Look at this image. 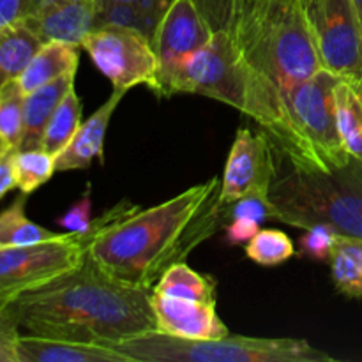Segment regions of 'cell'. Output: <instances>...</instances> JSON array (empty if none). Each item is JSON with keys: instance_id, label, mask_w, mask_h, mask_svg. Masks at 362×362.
I'll return each instance as SVG.
<instances>
[{"instance_id": "cell-7", "label": "cell", "mask_w": 362, "mask_h": 362, "mask_svg": "<svg viewBox=\"0 0 362 362\" xmlns=\"http://www.w3.org/2000/svg\"><path fill=\"white\" fill-rule=\"evenodd\" d=\"M156 94H197L216 99L244 113L247 103V71L232 32H214L198 52L158 76Z\"/></svg>"}, {"instance_id": "cell-27", "label": "cell", "mask_w": 362, "mask_h": 362, "mask_svg": "<svg viewBox=\"0 0 362 362\" xmlns=\"http://www.w3.org/2000/svg\"><path fill=\"white\" fill-rule=\"evenodd\" d=\"M57 172V158L42 148L18 151L14 156V175L16 187L25 194H32L35 189L48 182Z\"/></svg>"}, {"instance_id": "cell-15", "label": "cell", "mask_w": 362, "mask_h": 362, "mask_svg": "<svg viewBox=\"0 0 362 362\" xmlns=\"http://www.w3.org/2000/svg\"><path fill=\"white\" fill-rule=\"evenodd\" d=\"M20 362H133L119 350L95 343L21 334L18 341Z\"/></svg>"}, {"instance_id": "cell-33", "label": "cell", "mask_w": 362, "mask_h": 362, "mask_svg": "<svg viewBox=\"0 0 362 362\" xmlns=\"http://www.w3.org/2000/svg\"><path fill=\"white\" fill-rule=\"evenodd\" d=\"M20 336L18 322L7 308L0 304V362H20L18 359Z\"/></svg>"}, {"instance_id": "cell-37", "label": "cell", "mask_w": 362, "mask_h": 362, "mask_svg": "<svg viewBox=\"0 0 362 362\" xmlns=\"http://www.w3.org/2000/svg\"><path fill=\"white\" fill-rule=\"evenodd\" d=\"M271 4H290V6H299L300 9H304L308 0H240L239 16L244 13H250V11L260 9V7L271 6ZM237 20H239V18H237Z\"/></svg>"}, {"instance_id": "cell-12", "label": "cell", "mask_w": 362, "mask_h": 362, "mask_svg": "<svg viewBox=\"0 0 362 362\" xmlns=\"http://www.w3.org/2000/svg\"><path fill=\"white\" fill-rule=\"evenodd\" d=\"M214 35L211 25L193 0H172L152 37L159 59L158 76L179 60L204 48Z\"/></svg>"}, {"instance_id": "cell-4", "label": "cell", "mask_w": 362, "mask_h": 362, "mask_svg": "<svg viewBox=\"0 0 362 362\" xmlns=\"http://www.w3.org/2000/svg\"><path fill=\"white\" fill-rule=\"evenodd\" d=\"M339 81L320 69L281 99L274 122L264 133L288 165L331 172L352 161L336 122L334 88Z\"/></svg>"}, {"instance_id": "cell-22", "label": "cell", "mask_w": 362, "mask_h": 362, "mask_svg": "<svg viewBox=\"0 0 362 362\" xmlns=\"http://www.w3.org/2000/svg\"><path fill=\"white\" fill-rule=\"evenodd\" d=\"M28 194L21 193L6 211L0 214V247L30 246V244L46 243L57 239L60 233L46 230L45 226L35 225L25 214V202Z\"/></svg>"}, {"instance_id": "cell-24", "label": "cell", "mask_w": 362, "mask_h": 362, "mask_svg": "<svg viewBox=\"0 0 362 362\" xmlns=\"http://www.w3.org/2000/svg\"><path fill=\"white\" fill-rule=\"evenodd\" d=\"M81 126V101L74 87L57 106L45 129L41 148L52 156H59L69 145Z\"/></svg>"}, {"instance_id": "cell-28", "label": "cell", "mask_w": 362, "mask_h": 362, "mask_svg": "<svg viewBox=\"0 0 362 362\" xmlns=\"http://www.w3.org/2000/svg\"><path fill=\"white\" fill-rule=\"evenodd\" d=\"M297 255L292 239L276 228L258 230L246 243V257L262 267H276Z\"/></svg>"}, {"instance_id": "cell-20", "label": "cell", "mask_w": 362, "mask_h": 362, "mask_svg": "<svg viewBox=\"0 0 362 362\" xmlns=\"http://www.w3.org/2000/svg\"><path fill=\"white\" fill-rule=\"evenodd\" d=\"M331 276L336 290L350 299L362 297V237L338 233L332 244Z\"/></svg>"}, {"instance_id": "cell-23", "label": "cell", "mask_w": 362, "mask_h": 362, "mask_svg": "<svg viewBox=\"0 0 362 362\" xmlns=\"http://www.w3.org/2000/svg\"><path fill=\"white\" fill-rule=\"evenodd\" d=\"M336 122L346 152L362 161V103L359 95L345 81L334 88Z\"/></svg>"}, {"instance_id": "cell-32", "label": "cell", "mask_w": 362, "mask_h": 362, "mask_svg": "<svg viewBox=\"0 0 362 362\" xmlns=\"http://www.w3.org/2000/svg\"><path fill=\"white\" fill-rule=\"evenodd\" d=\"M92 200H90V184L87 186L85 193L57 219V225L62 226L67 232H87L92 226Z\"/></svg>"}, {"instance_id": "cell-29", "label": "cell", "mask_w": 362, "mask_h": 362, "mask_svg": "<svg viewBox=\"0 0 362 362\" xmlns=\"http://www.w3.org/2000/svg\"><path fill=\"white\" fill-rule=\"evenodd\" d=\"M223 211H225V225L230 219L235 218L253 219L260 225L269 219H272V221L278 219V212H276V207L269 194H247V197L239 198L233 204L223 207Z\"/></svg>"}, {"instance_id": "cell-40", "label": "cell", "mask_w": 362, "mask_h": 362, "mask_svg": "<svg viewBox=\"0 0 362 362\" xmlns=\"http://www.w3.org/2000/svg\"><path fill=\"white\" fill-rule=\"evenodd\" d=\"M352 4H354V9H356L357 20H359L361 32H362V0H352Z\"/></svg>"}, {"instance_id": "cell-19", "label": "cell", "mask_w": 362, "mask_h": 362, "mask_svg": "<svg viewBox=\"0 0 362 362\" xmlns=\"http://www.w3.org/2000/svg\"><path fill=\"white\" fill-rule=\"evenodd\" d=\"M42 41L23 20L0 28V88L16 81Z\"/></svg>"}, {"instance_id": "cell-39", "label": "cell", "mask_w": 362, "mask_h": 362, "mask_svg": "<svg viewBox=\"0 0 362 362\" xmlns=\"http://www.w3.org/2000/svg\"><path fill=\"white\" fill-rule=\"evenodd\" d=\"M113 2H133V4H145V6L151 7H158V9L166 11L168 6L172 4V0H94L95 9L101 6H106V4H113Z\"/></svg>"}, {"instance_id": "cell-2", "label": "cell", "mask_w": 362, "mask_h": 362, "mask_svg": "<svg viewBox=\"0 0 362 362\" xmlns=\"http://www.w3.org/2000/svg\"><path fill=\"white\" fill-rule=\"evenodd\" d=\"M219 187L212 177L154 207L129 204L95 235L88 253L113 278L152 290L166 269L225 228Z\"/></svg>"}, {"instance_id": "cell-3", "label": "cell", "mask_w": 362, "mask_h": 362, "mask_svg": "<svg viewBox=\"0 0 362 362\" xmlns=\"http://www.w3.org/2000/svg\"><path fill=\"white\" fill-rule=\"evenodd\" d=\"M247 71V117L267 129L286 92L324 69L304 9L271 4L240 14L233 28Z\"/></svg>"}, {"instance_id": "cell-26", "label": "cell", "mask_w": 362, "mask_h": 362, "mask_svg": "<svg viewBox=\"0 0 362 362\" xmlns=\"http://www.w3.org/2000/svg\"><path fill=\"white\" fill-rule=\"evenodd\" d=\"M23 103L25 94L18 80L0 88V152L20 151L23 134Z\"/></svg>"}, {"instance_id": "cell-9", "label": "cell", "mask_w": 362, "mask_h": 362, "mask_svg": "<svg viewBox=\"0 0 362 362\" xmlns=\"http://www.w3.org/2000/svg\"><path fill=\"white\" fill-rule=\"evenodd\" d=\"M304 14L322 67L349 83L362 103V32L352 0H308Z\"/></svg>"}, {"instance_id": "cell-21", "label": "cell", "mask_w": 362, "mask_h": 362, "mask_svg": "<svg viewBox=\"0 0 362 362\" xmlns=\"http://www.w3.org/2000/svg\"><path fill=\"white\" fill-rule=\"evenodd\" d=\"M216 286L218 285L212 276L193 271L186 262H177L166 269L152 290L182 299L216 303Z\"/></svg>"}, {"instance_id": "cell-13", "label": "cell", "mask_w": 362, "mask_h": 362, "mask_svg": "<svg viewBox=\"0 0 362 362\" xmlns=\"http://www.w3.org/2000/svg\"><path fill=\"white\" fill-rule=\"evenodd\" d=\"M151 306L156 331L186 339H219L228 336V327L216 311V303L172 297L151 290Z\"/></svg>"}, {"instance_id": "cell-10", "label": "cell", "mask_w": 362, "mask_h": 362, "mask_svg": "<svg viewBox=\"0 0 362 362\" xmlns=\"http://www.w3.org/2000/svg\"><path fill=\"white\" fill-rule=\"evenodd\" d=\"M81 48L113 88L129 92L145 85L156 92L159 59L148 35L124 25H99L87 34Z\"/></svg>"}, {"instance_id": "cell-14", "label": "cell", "mask_w": 362, "mask_h": 362, "mask_svg": "<svg viewBox=\"0 0 362 362\" xmlns=\"http://www.w3.org/2000/svg\"><path fill=\"white\" fill-rule=\"evenodd\" d=\"M126 94V90L113 88V94L85 122H81L80 129L69 141V145L57 156V172L87 170L95 158L101 165L105 163L106 131H108L117 106L120 105Z\"/></svg>"}, {"instance_id": "cell-16", "label": "cell", "mask_w": 362, "mask_h": 362, "mask_svg": "<svg viewBox=\"0 0 362 362\" xmlns=\"http://www.w3.org/2000/svg\"><path fill=\"white\" fill-rule=\"evenodd\" d=\"M25 23L42 42L60 41L81 46L95 27L94 0H64L41 16L25 18Z\"/></svg>"}, {"instance_id": "cell-8", "label": "cell", "mask_w": 362, "mask_h": 362, "mask_svg": "<svg viewBox=\"0 0 362 362\" xmlns=\"http://www.w3.org/2000/svg\"><path fill=\"white\" fill-rule=\"evenodd\" d=\"M127 205L129 202H122L103 212L87 232L60 233L57 239L30 246L0 247V304L6 306L27 290L76 267L88 253L95 235L119 218Z\"/></svg>"}, {"instance_id": "cell-25", "label": "cell", "mask_w": 362, "mask_h": 362, "mask_svg": "<svg viewBox=\"0 0 362 362\" xmlns=\"http://www.w3.org/2000/svg\"><path fill=\"white\" fill-rule=\"evenodd\" d=\"M163 14H165L163 9L145 6V4L113 2L95 9V27H99V25H124V27L138 28L152 39Z\"/></svg>"}, {"instance_id": "cell-5", "label": "cell", "mask_w": 362, "mask_h": 362, "mask_svg": "<svg viewBox=\"0 0 362 362\" xmlns=\"http://www.w3.org/2000/svg\"><path fill=\"white\" fill-rule=\"evenodd\" d=\"M269 198L278 223L308 230L329 225L345 235L362 237V161L354 159L331 172L303 170L290 165L276 173Z\"/></svg>"}, {"instance_id": "cell-6", "label": "cell", "mask_w": 362, "mask_h": 362, "mask_svg": "<svg viewBox=\"0 0 362 362\" xmlns=\"http://www.w3.org/2000/svg\"><path fill=\"white\" fill-rule=\"evenodd\" d=\"M112 349L133 362H334L304 339L246 338L186 339L151 331L115 343Z\"/></svg>"}, {"instance_id": "cell-38", "label": "cell", "mask_w": 362, "mask_h": 362, "mask_svg": "<svg viewBox=\"0 0 362 362\" xmlns=\"http://www.w3.org/2000/svg\"><path fill=\"white\" fill-rule=\"evenodd\" d=\"M64 0H27V9H25V18L41 16V14L48 13L49 9L62 4ZM23 18V20H25Z\"/></svg>"}, {"instance_id": "cell-35", "label": "cell", "mask_w": 362, "mask_h": 362, "mask_svg": "<svg viewBox=\"0 0 362 362\" xmlns=\"http://www.w3.org/2000/svg\"><path fill=\"white\" fill-rule=\"evenodd\" d=\"M18 151L0 152V200L16 187V175H14V156Z\"/></svg>"}, {"instance_id": "cell-1", "label": "cell", "mask_w": 362, "mask_h": 362, "mask_svg": "<svg viewBox=\"0 0 362 362\" xmlns=\"http://www.w3.org/2000/svg\"><path fill=\"white\" fill-rule=\"evenodd\" d=\"M30 334L112 346L156 331L151 290L113 278L90 253L6 304Z\"/></svg>"}, {"instance_id": "cell-11", "label": "cell", "mask_w": 362, "mask_h": 362, "mask_svg": "<svg viewBox=\"0 0 362 362\" xmlns=\"http://www.w3.org/2000/svg\"><path fill=\"white\" fill-rule=\"evenodd\" d=\"M272 144L264 131L240 127L228 152L218 202L221 207L247 194H269L278 173Z\"/></svg>"}, {"instance_id": "cell-30", "label": "cell", "mask_w": 362, "mask_h": 362, "mask_svg": "<svg viewBox=\"0 0 362 362\" xmlns=\"http://www.w3.org/2000/svg\"><path fill=\"white\" fill-rule=\"evenodd\" d=\"M214 32H232L240 11V0H193Z\"/></svg>"}, {"instance_id": "cell-36", "label": "cell", "mask_w": 362, "mask_h": 362, "mask_svg": "<svg viewBox=\"0 0 362 362\" xmlns=\"http://www.w3.org/2000/svg\"><path fill=\"white\" fill-rule=\"evenodd\" d=\"M25 9L27 0H0V28L23 20Z\"/></svg>"}, {"instance_id": "cell-31", "label": "cell", "mask_w": 362, "mask_h": 362, "mask_svg": "<svg viewBox=\"0 0 362 362\" xmlns=\"http://www.w3.org/2000/svg\"><path fill=\"white\" fill-rule=\"evenodd\" d=\"M336 232L329 225H315L304 232V235L299 239V257H306L315 262H329L331 257L332 244H334Z\"/></svg>"}, {"instance_id": "cell-18", "label": "cell", "mask_w": 362, "mask_h": 362, "mask_svg": "<svg viewBox=\"0 0 362 362\" xmlns=\"http://www.w3.org/2000/svg\"><path fill=\"white\" fill-rule=\"evenodd\" d=\"M81 46L69 42L48 41L42 42L41 48L35 52L28 66L18 78L23 94H30L35 88L57 80L69 71H76L80 64Z\"/></svg>"}, {"instance_id": "cell-17", "label": "cell", "mask_w": 362, "mask_h": 362, "mask_svg": "<svg viewBox=\"0 0 362 362\" xmlns=\"http://www.w3.org/2000/svg\"><path fill=\"white\" fill-rule=\"evenodd\" d=\"M76 71L62 74L57 80L25 94L23 103V134H21L20 151L41 148L45 129L67 92L74 87Z\"/></svg>"}, {"instance_id": "cell-34", "label": "cell", "mask_w": 362, "mask_h": 362, "mask_svg": "<svg viewBox=\"0 0 362 362\" xmlns=\"http://www.w3.org/2000/svg\"><path fill=\"white\" fill-rule=\"evenodd\" d=\"M260 230V223L253 221L247 218H235L230 219L225 225V240L230 246H239L246 244L247 240L253 239L255 233Z\"/></svg>"}]
</instances>
